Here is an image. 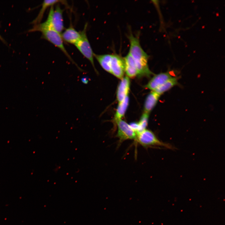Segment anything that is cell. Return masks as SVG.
Returning <instances> with one entry per match:
<instances>
[{"mask_svg":"<svg viewBox=\"0 0 225 225\" xmlns=\"http://www.w3.org/2000/svg\"><path fill=\"white\" fill-rule=\"evenodd\" d=\"M81 32H78L72 26L66 29L61 34L63 41L74 45L81 37Z\"/></svg>","mask_w":225,"mask_h":225,"instance_id":"obj_9","label":"cell"},{"mask_svg":"<svg viewBox=\"0 0 225 225\" xmlns=\"http://www.w3.org/2000/svg\"><path fill=\"white\" fill-rule=\"evenodd\" d=\"M115 123L118 128L116 136L119 139V143L127 140H136L137 135L129 124L122 119Z\"/></svg>","mask_w":225,"mask_h":225,"instance_id":"obj_6","label":"cell"},{"mask_svg":"<svg viewBox=\"0 0 225 225\" xmlns=\"http://www.w3.org/2000/svg\"><path fill=\"white\" fill-rule=\"evenodd\" d=\"M63 12V10L59 3L57 4L55 8L54 6H51L46 20L43 23L34 25L28 32L39 31L41 29H48L53 30L61 34L64 29Z\"/></svg>","mask_w":225,"mask_h":225,"instance_id":"obj_2","label":"cell"},{"mask_svg":"<svg viewBox=\"0 0 225 225\" xmlns=\"http://www.w3.org/2000/svg\"><path fill=\"white\" fill-rule=\"evenodd\" d=\"M149 113L144 112L141 116L140 120L138 122V130L137 135L146 129L148 122Z\"/></svg>","mask_w":225,"mask_h":225,"instance_id":"obj_17","label":"cell"},{"mask_svg":"<svg viewBox=\"0 0 225 225\" xmlns=\"http://www.w3.org/2000/svg\"><path fill=\"white\" fill-rule=\"evenodd\" d=\"M130 88L129 78L126 76L121 79L118 86L117 98L118 103L122 101L128 96Z\"/></svg>","mask_w":225,"mask_h":225,"instance_id":"obj_10","label":"cell"},{"mask_svg":"<svg viewBox=\"0 0 225 225\" xmlns=\"http://www.w3.org/2000/svg\"><path fill=\"white\" fill-rule=\"evenodd\" d=\"M112 54L102 55L94 53V57L101 67L106 71L111 73V63Z\"/></svg>","mask_w":225,"mask_h":225,"instance_id":"obj_14","label":"cell"},{"mask_svg":"<svg viewBox=\"0 0 225 225\" xmlns=\"http://www.w3.org/2000/svg\"><path fill=\"white\" fill-rule=\"evenodd\" d=\"M65 1L62 0H44L42 3V7L37 17L31 22L34 25L40 23L46 10L49 7L54 6L59 3L66 4Z\"/></svg>","mask_w":225,"mask_h":225,"instance_id":"obj_12","label":"cell"},{"mask_svg":"<svg viewBox=\"0 0 225 225\" xmlns=\"http://www.w3.org/2000/svg\"><path fill=\"white\" fill-rule=\"evenodd\" d=\"M178 83V78L173 76L167 81L162 85L154 91H156L161 95L177 85Z\"/></svg>","mask_w":225,"mask_h":225,"instance_id":"obj_15","label":"cell"},{"mask_svg":"<svg viewBox=\"0 0 225 225\" xmlns=\"http://www.w3.org/2000/svg\"><path fill=\"white\" fill-rule=\"evenodd\" d=\"M129 102V98L128 96L122 101L118 103L114 118L115 122L121 119L124 115L128 105Z\"/></svg>","mask_w":225,"mask_h":225,"instance_id":"obj_16","label":"cell"},{"mask_svg":"<svg viewBox=\"0 0 225 225\" xmlns=\"http://www.w3.org/2000/svg\"><path fill=\"white\" fill-rule=\"evenodd\" d=\"M171 71L155 74L145 85V87L152 91H155L167 81L174 76Z\"/></svg>","mask_w":225,"mask_h":225,"instance_id":"obj_8","label":"cell"},{"mask_svg":"<svg viewBox=\"0 0 225 225\" xmlns=\"http://www.w3.org/2000/svg\"><path fill=\"white\" fill-rule=\"evenodd\" d=\"M0 39L4 42L5 43V41L3 38L0 35Z\"/></svg>","mask_w":225,"mask_h":225,"instance_id":"obj_18","label":"cell"},{"mask_svg":"<svg viewBox=\"0 0 225 225\" xmlns=\"http://www.w3.org/2000/svg\"><path fill=\"white\" fill-rule=\"evenodd\" d=\"M142 146L147 147L151 146H159L173 149L172 146L164 143L160 140L151 131L145 129L137 135L135 140Z\"/></svg>","mask_w":225,"mask_h":225,"instance_id":"obj_5","label":"cell"},{"mask_svg":"<svg viewBox=\"0 0 225 225\" xmlns=\"http://www.w3.org/2000/svg\"><path fill=\"white\" fill-rule=\"evenodd\" d=\"M39 31L41 32L42 33L41 38H42L47 40L59 48L80 71H82L74 61L66 49L63 44V41L61 34L51 29H43L39 30Z\"/></svg>","mask_w":225,"mask_h":225,"instance_id":"obj_3","label":"cell"},{"mask_svg":"<svg viewBox=\"0 0 225 225\" xmlns=\"http://www.w3.org/2000/svg\"><path fill=\"white\" fill-rule=\"evenodd\" d=\"M125 63V72L127 76L134 78L138 76V72L134 61L129 52L124 58Z\"/></svg>","mask_w":225,"mask_h":225,"instance_id":"obj_11","label":"cell"},{"mask_svg":"<svg viewBox=\"0 0 225 225\" xmlns=\"http://www.w3.org/2000/svg\"><path fill=\"white\" fill-rule=\"evenodd\" d=\"M111 73L120 79L123 78L125 72L124 58L116 54H112L111 63Z\"/></svg>","mask_w":225,"mask_h":225,"instance_id":"obj_7","label":"cell"},{"mask_svg":"<svg viewBox=\"0 0 225 225\" xmlns=\"http://www.w3.org/2000/svg\"><path fill=\"white\" fill-rule=\"evenodd\" d=\"M128 38L130 44L129 52L135 62L138 76L149 77L152 74L148 65L149 56L142 48L138 38L132 33H130Z\"/></svg>","mask_w":225,"mask_h":225,"instance_id":"obj_1","label":"cell"},{"mask_svg":"<svg viewBox=\"0 0 225 225\" xmlns=\"http://www.w3.org/2000/svg\"><path fill=\"white\" fill-rule=\"evenodd\" d=\"M160 96L156 91H151L147 96L145 101L144 112L149 113L157 104Z\"/></svg>","mask_w":225,"mask_h":225,"instance_id":"obj_13","label":"cell"},{"mask_svg":"<svg viewBox=\"0 0 225 225\" xmlns=\"http://www.w3.org/2000/svg\"><path fill=\"white\" fill-rule=\"evenodd\" d=\"M88 24L86 23L83 30L81 31V37L74 45L81 53L91 63L95 71L98 73L95 66L94 61V54L87 37L86 30Z\"/></svg>","mask_w":225,"mask_h":225,"instance_id":"obj_4","label":"cell"}]
</instances>
